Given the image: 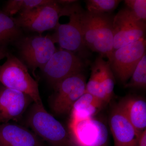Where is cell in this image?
<instances>
[{
	"label": "cell",
	"mask_w": 146,
	"mask_h": 146,
	"mask_svg": "<svg viewBox=\"0 0 146 146\" xmlns=\"http://www.w3.org/2000/svg\"><path fill=\"white\" fill-rule=\"evenodd\" d=\"M99 60L98 56L91 66V76L86 83L85 92L107 103L108 102L102 86Z\"/></svg>",
	"instance_id": "obj_19"
},
{
	"label": "cell",
	"mask_w": 146,
	"mask_h": 146,
	"mask_svg": "<svg viewBox=\"0 0 146 146\" xmlns=\"http://www.w3.org/2000/svg\"><path fill=\"white\" fill-rule=\"evenodd\" d=\"M0 146H41L36 135L23 127L9 123L0 124Z\"/></svg>",
	"instance_id": "obj_14"
},
{
	"label": "cell",
	"mask_w": 146,
	"mask_h": 146,
	"mask_svg": "<svg viewBox=\"0 0 146 146\" xmlns=\"http://www.w3.org/2000/svg\"><path fill=\"white\" fill-rule=\"evenodd\" d=\"M121 1L87 0L85 1L87 11L95 14H110L117 8Z\"/></svg>",
	"instance_id": "obj_22"
},
{
	"label": "cell",
	"mask_w": 146,
	"mask_h": 146,
	"mask_svg": "<svg viewBox=\"0 0 146 146\" xmlns=\"http://www.w3.org/2000/svg\"><path fill=\"white\" fill-rule=\"evenodd\" d=\"M96 15L98 30L91 50L98 52L102 57L107 58L110 63L113 52L114 17L108 13Z\"/></svg>",
	"instance_id": "obj_13"
},
{
	"label": "cell",
	"mask_w": 146,
	"mask_h": 146,
	"mask_svg": "<svg viewBox=\"0 0 146 146\" xmlns=\"http://www.w3.org/2000/svg\"><path fill=\"white\" fill-rule=\"evenodd\" d=\"M131 79L126 84L127 88L145 89L146 87V54L143 56L133 71Z\"/></svg>",
	"instance_id": "obj_23"
},
{
	"label": "cell",
	"mask_w": 146,
	"mask_h": 146,
	"mask_svg": "<svg viewBox=\"0 0 146 146\" xmlns=\"http://www.w3.org/2000/svg\"><path fill=\"white\" fill-rule=\"evenodd\" d=\"M86 83L81 73L65 79L54 87V93L50 104L53 112L58 115L71 111L73 105L84 94Z\"/></svg>",
	"instance_id": "obj_7"
},
{
	"label": "cell",
	"mask_w": 146,
	"mask_h": 146,
	"mask_svg": "<svg viewBox=\"0 0 146 146\" xmlns=\"http://www.w3.org/2000/svg\"><path fill=\"white\" fill-rule=\"evenodd\" d=\"M125 3L127 7L137 19L146 23V0H125Z\"/></svg>",
	"instance_id": "obj_24"
},
{
	"label": "cell",
	"mask_w": 146,
	"mask_h": 146,
	"mask_svg": "<svg viewBox=\"0 0 146 146\" xmlns=\"http://www.w3.org/2000/svg\"><path fill=\"white\" fill-rule=\"evenodd\" d=\"M32 102L26 94L0 85V123L17 121Z\"/></svg>",
	"instance_id": "obj_11"
},
{
	"label": "cell",
	"mask_w": 146,
	"mask_h": 146,
	"mask_svg": "<svg viewBox=\"0 0 146 146\" xmlns=\"http://www.w3.org/2000/svg\"><path fill=\"white\" fill-rule=\"evenodd\" d=\"M62 10V6L57 1L52 0L50 3L20 12L13 18L21 29L41 34L56 28Z\"/></svg>",
	"instance_id": "obj_4"
},
{
	"label": "cell",
	"mask_w": 146,
	"mask_h": 146,
	"mask_svg": "<svg viewBox=\"0 0 146 146\" xmlns=\"http://www.w3.org/2000/svg\"><path fill=\"white\" fill-rule=\"evenodd\" d=\"M22 35V29L16 25L13 17L0 12V46H6L19 40Z\"/></svg>",
	"instance_id": "obj_17"
},
{
	"label": "cell",
	"mask_w": 146,
	"mask_h": 146,
	"mask_svg": "<svg viewBox=\"0 0 146 146\" xmlns=\"http://www.w3.org/2000/svg\"><path fill=\"white\" fill-rule=\"evenodd\" d=\"M77 2L62 6L61 16H69V23L58 24L51 36L60 48L74 53H78L83 56L86 55L88 48L85 44L82 30L80 12L82 8Z\"/></svg>",
	"instance_id": "obj_1"
},
{
	"label": "cell",
	"mask_w": 146,
	"mask_h": 146,
	"mask_svg": "<svg viewBox=\"0 0 146 146\" xmlns=\"http://www.w3.org/2000/svg\"><path fill=\"white\" fill-rule=\"evenodd\" d=\"M105 104L85 92L73 105L71 110L70 120L77 121L93 118Z\"/></svg>",
	"instance_id": "obj_16"
},
{
	"label": "cell",
	"mask_w": 146,
	"mask_h": 146,
	"mask_svg": "<svg viewBox=\"0 0 146 146\" xmlns=\"http://www.w3.org/2000/svg\"><path fill=\"white\" fill-rule=\"evenodd\" d=\"M0 66V82L3 86L26 94L34 103H42L37 82L32 77L26 65L9 53Z\"/></svg>",
	"instance_id": "obj_2"
},
{
	"label": "cell",
	"mask_w": 146,
	"mask_h": 146,
	"mask_svg": "<svg viewBox=\"0 0 146 146\" xmlns=\"http://www.w3.org/2000/svg\"><path fill=\"white\" fill-rule=\"evenodd\" d=\"M145 22L140 21L127 7L119 11L114 17L113 51L145 37Z\"/></svg>",
	"instance_id": "obj_9"
},
{
	"label": "cell",
	"mask_w": 146,
	"mask_h": 146,
	"mask_svg": "<svg viewBox=\"0 0 146 146\" xmlns=\"http://www.w3.org/2000/svg\"><path fill=\"white\" fill-rule=\"evenodd\" d=\"M80 21L84 43L87 48L92 50L96 36L98 20L96 14L82 9Z\"/></svg>",
	"instance_id": "obj_18"
},
{
	"label": "cell",
	"mask_w": 146,
	"mask_h": 146,
	"mask_svg": "<svg viewBox=\"0 0 146 146\" xmlns=\"http://www.w3.org/2000/svg\"><path fill=\"white\" fill-rule=\"evenodd\" d=\"M27 123L35 135L54 146H65L69 137L63 125L46 110L43 103L32 107Z\"/></svg>",
	"instance_id": "obj_3"
},
{
	"label": "cell",
	"mask_w": 146,
	"mask_h": 146,
	"mask_svg": "<svg viewBox=\"0 0 146 146\" xmlns=\"http://www.w3.org/2000/svg\"><path fill=\"white\" fill-rule=\"evenodd\" d=\"M52 0H9L7 2L3 12L12 17L16 13L50 3Z\"/></svg>",
	"instance_id": "obj_20"
},
{
	"label": "cell",
	"mask_w": 146,
	"mask_h": 146,
	"mask_svg": "<svg viewBox=\"0 0 146 146\" xmlns=\"http://www.w3.org/2000/svg\"><path fill=\"white\" fill-rule=\"evenodd\" d=\"M137 146H146V129L140 134Z\"/></svg>",
	"instance_id": "obj_25"
},
{
	"label": "cell",
	"mask_w": 146,
	"mask_h": 146,
	"mask_svg": "<svg viewBox=\"0 0 146 146\" xmlns=\"http://www.w3.org/2000/svg\"><path fill=\"white\" fill-rule=\"evenodd\" d=\"M117 105L139 132L146 129V102L143 99L138 97H126Z\"/></svg>",
	"instance_id": "obj_15"
},
{
	"label": "cell",
	"mask_w": 146,
	"mask_h": 146,
	"mask_svg": "<svg viewBox=\"0 0 146 146\" xmlns=\"http://www.w3.org/2000/svg\"><path fill=\"white\" fill-rule=\"evenodd\" d=\"M146 46L145 37H143L113 51L110 65L113 73L121 82L130 78L146 53Z\"/></svg>",
	"instance_id": "obj_8"
},
{
	"label": "cell",
	"mask_w": 146,
	"mask_h": 146,
	"mask_svg": "<svg viewBox=\"0 0 146 146\" xmlns=\"http://www.w3.org/2000/svg\"><path fill=\"white\" fill-rule=\"evenodd\" d=\"M101 73L103 89L109 102L114 94L115 79L109 62L105 60L103 58L101 63Z\"/></svg>",
	"instance_id": "obj_21"
},
{
	"label": "cell",
	"mask_w": 146,
	"mask_h": 146,
	"mask_svg": "<svg viewBox=\"0 0 146 146\" xmlns=\"http://www.w3.org/2000/svg\"><path fill=\"white\" fill-rule=\"evenodd\" d=\"M109 123L114 146H137L142 132L134 127L118 105L112 110Z\"/></svg>",
	"instance_id": "obj_12"
},
{
	"label": "cell",
	"mask_w": 146,
	"mask_h": 146,
	"mask_svg": "<svg viewBox=\"0 0 146 146\" xmlns=\"http://www.w3.org/2000/svg\"><path fill=\"white\" fill-rule=\"evenodd\" d=\"M84 67V63L79 56L60 48L55 52L41 70L54 88L65 79L81 73Z\"/></svg>",
	"instance_id": "obj_5"
},
{
	"label": "cell",
	"mask_w": 146,
	"mask_h": 146,
	"mask_svg": "<svg viewBox=\"0 0 146 146\" xmlns=\"http://www.w3.org/2000/svg\"><path fill=\"white\" fill-rule=\"evenodd\" d=\"M71 134L78 146H105L108 131L104 124L94 117L70 121Z\"/></svg>",
	"instance_id": "obj_10"
},
{
	"label": "cell",
	"mask_w": 146,
	"mask_h": 146,
	"mask_svg": "<svg viewBox=\"0 0 146 146\" xmlns=\"http://www.w3.org/2000/svg\"><path fill=\"white\" fill-rule=\"evenodd\" d=\"M55 44L49 35L27 36L21 40V56L34 74L36 69L42 70L56 51Z\"/></svg>",
	"instance_id": "obj_6"
},
{
	"label": "cell",
	"mask_w": 146,
	"mask_h": 146,
	"mask_svg": "<svg viewBox=\"0 0 146 146\" xmlns=\"http://www.w3.org/2000/svg\"><path fill=\"white\" fill-rule=\"evenodd\" d=\"M9 52L6 46H0V61L6 57Z\"/></svg>",
	"instance_id": "obj_26"
}]
</instances>
